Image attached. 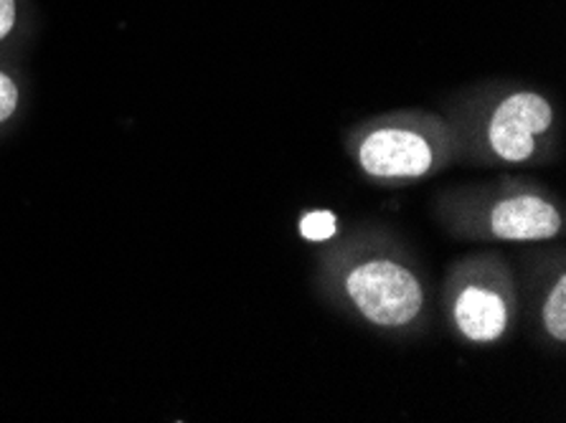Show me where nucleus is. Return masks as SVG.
Returning <instances> with one entry per match:
<instances>
[{
    "label": "nucleus",
    "mask_w": 566,
    "mask_h": 423,
    "mask_svg": "<svg viewBox=\"0 0 566 423\" xmlns=\"http://www.w3.org/2000/svg\"><path fill=\"white\" fill-rule=\"evenodd\" d=\"M346 292L358 313L379 327L409 325L424 302L417 276L389 258L354 266L346 276Z\"/></svg>",
    "instance_id": "f257e3e1"
},
{
    "label": "nucleus",
    "mask_w": 566,
    "mask_h": 423,
    "mask_svg": "<svg viewBox=\"0 0 566 423\" xmlns=\"http://www.w3.org/2000/svg\"><path fill=\"white\" fill-rule=\"evenodd\" d=\"M554 123V109L542 94L518 92L493 112L488 142L505 162H526L536 152V137Z\"/></svg>",
    "instance_id": "f03ea898"
},
{
    "label": "nucleus",
    "mask_w": 566,
    "mask_h": 423,
    "mask_svg": "<svg viewBox=\"0 0 566 423\" xmlns=\"http://www.w3.org/2000/svg\"><path fill=\"white\" fill-rule=\"evenodd\" d=\"M358 162L374 178H419L432 168L434 152L411 129H376L361 142Z\"/></svg>",
    "instance_id": "7ed1b4c3"
},
{
    "label": "nucleus",
    "mask_w": 566,
    "mask_h": 423,
    "mask_svg": "<svg viewBox=\"0 0 566 423\" xmlns=\"http://www.w3.org/2000/svg\"><path fill=\"white\" fill-rule=\"evenodd\" d=\"M491 231L503 241H548L562 231V215L538 195L505 198L491 213Z\"/></svg>",
    "instance_id": "20e7f679"
},
{
    "label": "nucleus",
    "mask_w": 566,
    "mask_h": 423,
    "mask_svg": "<svg viewBox=\"0 0 566 423\" xmlns=\"http://www.w3.org/2000/svg\"><path fill=\"white\" fill-rule=\"evenodd\" d=\"M454 325L473 342H493L509 327V307L493 289L470 284L454 302Z\"/></svg>",
    "instance_id": "39448f33"
},
{
    "label": "nucleus",
    "mask_w": 566,
    "mask_h": 423,
    "mask_svg": "<svg viewBox=\"0 0 566 423\" xmlns=\"http://www.w3.org/2000/svg\"><path fill=\"white\" fill-rule=\"evenodd\" d=\"M544 327L554 340H566V276H559L544 305Z\"/></svg>",
    "instance_id": "423d86ee"
},
{
    "label": "nucleus",
    "mask_w": 566,
    "mask_h": 423,
    "mask_svg": "<svg viewBox=\"0 0 566 423\" xmlns=\"http://www.w3.org/2000/svg\"><path fill=\"white\" fill-rule=\"evenodd\" d=\"M336 213L331 211H313L305 213L300 221V233L305 241H328L336 236Z\"/></svg>",
    "instance_id": "0eeeda50"
},
{
    "label": "nucleus",
    "mask_w": 566,
    "mask_h": 423,
    "mask_svg": "<svg viewBox=\"0 0 566 423\" xmlns=\"http://www.w3.org/2000/svg\"><path fill=\"white\" fill-rule=\"evenodd\" d=\"M15 105H19V89H15L11 76L0 72V123L13 115Z\"/></svg>",
    "instance_id": "6e6552de"
},
{
    "label": "nucleus",
    "mask_w": 566,
    "mask_h": 423,
    "mask_svg": "<svg viewBox=\"0 0 566 423\" xmlns=\"http://www.w3.org/2000/svg\"><path fill=\"white\" fill-rule=\"evenodd\" d=\"M15 23V0H0V41L11 33Z\"/></svg>",
    "instance_id": "1a4fd4ad"
}]
</instances>
